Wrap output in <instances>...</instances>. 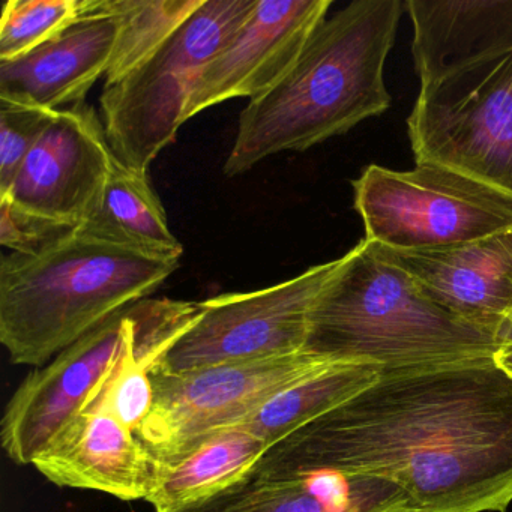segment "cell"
Masks as SVG:
<instances>
[{"label": "cell", "instance_id": "6da1fadb", "mask_svg": "<svg viewBox=\"0 0 512 512\" xmlns=\"http://www.w3.org/2000/svg\"><path fill=\"white\" fill-rule=\"evenodd\" d=\"M389 479L412 512H505L512 379L494 358L380 371L376 382L266 451L254 472Z\"/></svg>", "mask_w": 512, "mask_h": 512}, {"label": "cell", "instance_id": "7a4b0ae2", "mask_svg": "<svg viewBox=\"0 0 512 512\" xmlns=\"http://www.w3.org/2000/svg\"><path fill=\"white\" fill-rule=\"evenodd\" d=\"M419 94L407 118L416 164L512 197V0H409Z\"/></svg>", "mask_w": 512, "mask_h": 512}, {"label": "cell", "instance_id": "3957f363", "mask_svg": "<svg viewBox=\"0 0 512 512\" xmlns=\"http://www.w3.org/2000/svg\"><path fill=\"white\" fill-rule=\"evenodd\" d=\"M400 0H355L323 20L289 73L239 118L224 173L238 176L280 152H302L391 107L385 62Z\"/></svg>", "mask_w": 512, "mask_h": 512}, {"label": "cell", "instance_id": "277c9868", "mask_svg": "<svg viewBox=\"0 0 512 512\" xmlns=\"http://www.w3.org/2000/svg\"><path fill=\"white\" fill-rule=\"evenodd\" d=\"M179 260L92 238L77 229L35 254L0 263V343L16 365L43 367L134 302L149 298Z\"/></svg>", "mask_w": 512, "mask_h": 512}, {"label": "cell", "instance_id": "5b68a950", "mask_svg": "<svg viewBox=\"0 0 512 512\" xmlns=\"http://www.w3.org/2000/svg\"><path fill=\"white\" fill-rule=\"evenodd\" d=\"M305 352L380 371L494 358V335L431 301L403 269L362 239L311 308Z\"/></svg>", "mask_w": 512, "mask_h": 512}, {"label": "cell", "instance_id": "8992f818", "mask_svg": "<svg viewBox=\"0 0 512 512\" xmlns=\"http://www.w3.org/2000/svg\"><path fill=\"white\" fill-rule=\"evenodd\" d=\"M200 314V302L142 299L34 368L8 401L0 424L8 457L19 466L32 464L122 358L154 338L184 334Z\"/></svg>", "mask_w": 512, "mask_h": 512}, {"label": "cell", "instance_id": "52a82bcc", "mask_svg": "<svg viewBox=\"0 0 512 512\" xmlns=\"http://www.w3.org/2000/svg\"><path fill=\"white\" fill-rule=\"evenodd\" d=\"M257 0H205L157 53L104 86L101 115L113 154L148 173L185 124V107L205 68L253 14Z\"/></svg>", "mask_w": 512, "mask_h": 512}, {"label": "cell", "instance_id": "ba28073f", "mask_svg": "<svg viewBox=\"0 0 512 512\" xmlns=\"http://www.w3.org/2000/svg\"><path fill=\"white\" fill-rule=\"evenodd\" d=\"M365 239L395 251L451 247L512 227V197L445 167H365L353 181Z\"/></svg>", "mask_w": 512, "mask_h": 512}, {"label": "cell", "instance_id": "9c48e42d", "mask_svg": "<svg viewBox=\"0 0 512 512\" xmlns=\"http://www.w3.org/2000/svg\"><path fill=\"white\" fill-rule=\"evenodd\" d=\"M158 365L154 407L137 434L158 461H167L235 427L284 389L334 364L302 350L179 374Z\"/></svg>", "mask_w": 512, "mask_h": 512}, {"label": "cell", "instance_id": "30bf717a", "mask_svg": "<svg viewBox=\"0 0 512 512\" xmlns=\"http://www.w3.org/2000/svg\"><path fill=\"white\" fill-rule=\"evenodd\" d=\"M340 263L341 257L266 289L200 302L199 320L158 367L179 374L302 352L311 308Z\"/></svg>", "mask_w": 512, "mask_h": 512}, {"label": "cell", "instance_id": "8fae6325", "mask_svg": "<svg viewBox=\"0 0 512 512\" xmlns=\"http://www.w3.org/2000/svg\"><path fill=\"white\" fill-rule=\"evenodd\" d=\"M113 157L103 121L91 106L59 110L0 199L77 229L100 208Z\"/></svg>", "mask_w": 512, "mask_h": 512}, {"label": "cell", "instance_id": "7c38bea8", "mask_svg": "<svg viewBox=\"0 0 512 512\" xmlns=\"http://www.w3.org/2000/svg\"><path fill=\"white\" fill-rule=\"evenodd\" d=\"M332 0H257L253 14L205 68L184 122L235 98L262 97L295 65Z\"/></svg>", "mask_w": 512, "mask_h": 512}, {"label": "cell", "instance_id": "4fadbf2b", "mask_svg": "<svg viewBox=\"0 0 512 512\" xmlns=\"http://www.w3.org/2000/svg\"><path fill=\"white\" fill-rule=\"evenodd\" d=\"M371 244L382 259L409 274L431 301L469 325L494 335L512 313V227L434 250L395 251Z\"/></svg>", "mask_w": 512, "mask_h": 512}, {"label": "cell", "instance_id": "5bb4252c", "mask_svg": "<svg viewBox=\"0 0 512 512\" xmlns=\"http://www.w3.org/2000/svg\"><path fill=\"white\" fill-rule=\"evenodd\" d=\"M32 466L61 487L100 491L131 502L148 499L158 460L139 434L115 416L82 410L56 433Z\"/></svg>", "mask_w": 512, "mask_h": 512}, {"label": "cell", "instance_id": "9a60e30c", "mask_svg": "<svg viewBox=\"0 0 512 512\" xmlns=\"http://www.w3.org/2000/svg\"><path fill=\"white\" fill-rule=\"evenodd\" d=\"M118 35V19L101 11L100 0H88L85 17L67 31L17 61L0 62V100L56 112L85 103L109 70Z\"/></svg>", "mask_w": 512, "mask_h": 512}, {"label": "cell", "instance_id": "2e32d148", "mask_svg": "<svg viewBox=\"0 0 512 512\" xmlns=\"http://www.w3.org/2000/svg\"><path fill=\"white\" fill-rule=\"evenodd\" d=\"M187 512H412V506L389 479L314 470L253 472Z\"/></svg>", "mask_w": 512, "mask_h": 512}, {"label": "cell", "instance_id": "e0dca14e", "mask_svg": "<svg viewBox=\"0 0 512 512\" xmlns=\"http://www.w3.org/2000/svg\"><path fill=\"white\" fill-rule=\"evenodd\" d=\"M269 446L242 427H229L172 460L158 461L146 502L155 512H187L248 478Z\"/></svg>", "mask_w": 512, "mask_h": 512}, {"label": "cell", "instance_id": "ac0fdd59", "mask_svg": "<svg viewBox=\"0 0 512 512\" xmlns=\"http://www.w3.org/2000/svg\"><path fill=\"white\" fill-rule=\"evenodd\" d=\"M77 230L149 256L179 260L184 254L148 173L130 169L116 155L100 208Z\"/></svg>", "mask_w": 512, "mask_h": 512}, {"label": "cell", "instance_id": "d6986e66", "mask_svg": "<svg viewBox=\"0 0 512 512\" xmlns=\"http://www.w3.org/2000/svg\"><path fill=\"white\" fill-rule=\"evenodd\" d=\"M379 374L374 365H331L284 389L235 427L256 434L271 448L302 425L364 391Z\"/></svg>", "mask_w": 512, "mask_h": 512}, {"label": "cell", "instance_id": "ffe728a7", "mask_svg": "<svg viewBox=\"0 0 512 512\" xmlns=\"http://www.w3.org/2000/svg\"><path fill=\"white\" fill-rule=\"evenodd\" d=\"M203 4L205 0H100L101 11L119 22L104 86L121 82L145 64Z\"/></svg>", "mask_w": 512, "mask_h": 512}, {"label": "cell", "instance_id": "44dd1931", "mask_svg": "<svg viewBox=\"0 0 512 512\" xmlns=\"http://www.w3.org/2000/svg\"><path fill=\"white\" fill-rule=\"evenodd\" d=\"M88 0H8L0 22V62H13L85 17Z\"/></svg>", "mask_w": 512, "mask_h": 512}, {"label": "cell", "instance_id": "7402d4cb", "mask_svg": "<svg viewBox=\"0 0 512 512\" xmlns=\"http://www.w3.org/2000/svg\"><path fill=\"white\" fill-rule=\"evenodd\" d=\"M58 112L0 100V197L13 187L32 149Z\"/></svg>", "mask_w": 512, "mask_h": 512}, {"label": "cell", "instance_id": "603a6c76", "mask_svg": "<svg viewBox=\"0 0 512 512\" xmlns=\"http://www.w3.org/2000/svg\"><path fill=\"white\" fill-rule=\"evenodd\" d=\"M70 230V227L23 211L8 199H0V244L13 253H38Z\"/></svg>", "mask_w": 512, "mask_h": 512}, {"label": "cell", "instance_id": "cb8c5ba5", "mask_svg": "<svg viewBox=\"0 0 512 512\" xmlns=\"http://www.w3.org/2000/svg\"><path fill=\"white\" fill-rule=\"evenodd\" d=\"M494 340H496L497 347L500 349H509L512 347V313L506 317L505 322L499 326L496 334H494Z\"/></svg>", "mask_w": 512, "mask_h": 512}, {"label": "cell", "instance_id": "d4e9b609", "mask_svg": "<svg viewBox=\"0 0 512 512\" xmlns=\"http://www.w3.org/2000/svg\"><path fill=\"white\" fill-rule=\"evenodd\" d=\"M494 361L496 364L505 371L508 376L512 379V347L509 349H500L499 352L494 355Z\"/></svg>", "mask_w": 512, "mask_h": 512}]
</instances>
